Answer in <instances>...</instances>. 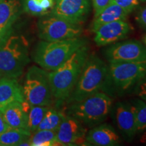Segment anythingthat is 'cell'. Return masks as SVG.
I'll return each instance as SVG.
<instances>
[{
    "instance_id": "obj_17",
    "label": "cell",
    "mask_w": 146,
    "mask_h": 146,
    "mask_svg": "<svg viewBox=\"0 0 146 146\" xmlns=\"http://www.w3.org/2000/svg\"><path fill=\"white\" fill-rule=\"evenodd\" d=\"M129 13L118 5L114 1H112L108 6L102 10L95 18L91 25V30L94 32L98 27L104 24L117 21H126Z\"/></svg>"
},
{
    "instance_id": "obj_20",
    "label": "cell",
    "mask_w": 146,
    "mask_h": 146,
    "mask_svg": "<svg viewBox=\"0 0 146 146\" xmlns=\"http://www.w3.org/2000/svg\"><path fill=\"white\" fill-rule=\"evenodd\" d=\"M31 146L61 145L57 139L56 131L40 130L35 131L29 139Z\"/></svg>"
},
{
    "instance_id": "obj_35",
    "label": "cell",
    "mask_w": 146,
    "mask_h": 146,
    "mask_svg": "<svg viewBox=\"0 0 146 146\" xmlns=\"http://www.w3.org/2000/svg\"><path fill=\"white\" fill-rule=\"evenodd\" d=\"M0 77H1V76H0Z\"/></svg>"
},
{
    "instance_id": "obj_15",
    "label": "cell",
    "mask_w": 146,
    "mask_h": 146,
    "mask_svg": "<svg viewBox=\"0 0 146 146\" xmlns=\"http://www.w3.org/2000/svg\"><path fill=\"white\" fill-rule=\"evenodd\" d=\"M86 145L116 146L120 143V137L112 126L102 123L91 128L87 133Z\"/></svg>"
},
{
    "instance_id": "obj_4",
    "label": "cell",
    "mask_w": 146,
    "mask_h": 146,
    "mask_svg": "<svg viewBox=\"0 0 146 146\" xmlns=\"http://www.w3.org/2000/svg\"><path fill=\"white\" fill-rule=\"evenodd\" d=\"M87 43V40L81 36L54 41L42 40L36 47L34 60L42 68L54 70L65 63L78 49Z\"/></svg>"
},
{
    "instance_id": "obj_22",
    "label": "cell",
    "mask_w": 146,
    "mask_h": 146,
    "mask_svg": "<svg viewBox=\"0 0 146 146\" xmlns=\"http://www.w3.org/2000/svg\"><path fill=\"white\" fill-rule=\"evenodd\" d=\"M131 104L134 109L137 133H143L146 130V101L136 98L131 100Z\"/></svg>"
},
{
    "instance_id": "obj_33",
    "label": "cell",
    "mask_w": 146,
    "mask_h": 146,
    "mask_svg": "<svg viewBox=\"0 0 146 146\" xmlns=\"http://www.w3.org/2000/svg\"><path fill=\"white\" fill-rule=\"evenodd\" d=\"M143 44L146 46V35L145 36H144V37L143 39Z\"/></svg>"
},
{
    "instance_id": "obj_13",
    "label": "cell",
    "mask_w": 146,
    "mask_h": 146,
    "mask_svg": "<svg viewBox=\"0 0 146 146\" xmlns=\"http://www.w3.org/2000/svg\"><path fill=\"white\" fill-rule=\"evenodd\" d=\"M112 111L118 130L128 140H132L137 133L134 109L131 102H118L113 106Z\"/></svg>"
},
{
    "instance_id": "obj_14",
    "label": "cell",
    "mask_w": 146,
    "mask_h": 146,
    "mask_svg": "<svg viewBox=\"0 0 146 146\" xmlns=\"http://www.w3.org/2000/svg\"><path fill=\"white\" fill-rule=\"evenodd\" d=\"M23 7L21 0H0V41L11 33Z\"/></svg>"
},
{
    "instance_id": "obj_32",
    "label": "cell",
    "mask_w": 146,
    "mask_h": 146,
    "mask_svg": "<svg viewBox=\"0 0 146 146\" xmlns=\"http://www.w3.org/2000/svg\"><path fill=\"white\" fill-rule=\"evenodd\" d=\"M140 142L141 143L146 144V130L143 132V134L141 135V137H140Z\"/></svg>"
},
{
    "instance_id": "obj_11",
    "label": "cell",
    "mask_w": 146,
    "mask_h": 146,
    "mask_svg": "<svg viewBox=\"0 0 146 146\" xmlns=\"http://www.w3.org/2000/svg\"><path fill=\"white\" fill-rule=\"evenodd\" d=\"M87 132L88 128L64 112L62 121L56 131V135L61 145H86Z\"/></svg>"
},
{
    "instance_id": "obj_12",
    "label": "cell",
    "mask_w": 146,
    "mask_h": 146,
    "mask_svg": "<svg viewBox=\"0 0 146 146\" xmlns=\"http://www.w3.org/2000/svg\"><path fill=\"white\" fill-rule=\"evenodd\" d=\"M132 27L126 21H117L104 24L94 32V41L98 46H107L127 37Z\"/></svg>"
},
{
    "instance_id": "obj_8",
    "label": "cell",
    "mask_w": 146,
    "mask_h": 146,
    "mask_svg": "<svg viewBox=\"0 0 146 146\" xmlns=\"http://www.w3.org/2000/svg\"><path fill=\"white\" fill-rule=\"evenodd\" d=\"M82 33L81 25L70 23L51 14L41 18L38 23V35L43 41H54L79 37Z\"/></svg>"
},
{
    "instance_id": "obj_3",
    "label": "cell",
    "mask_w": 146,
    "mask_h": 146,
    "mask_svg": "<svg viewBox=\"0 0 146 146\" xmlns=\"http://www.w3.org/2000/svg\"><path fill=\"white\" fill-rule=\"evenodd\" d=\"M146 75V60L109 63L103 92L110 96H122Z\"/></svg>"
},
{
    "instance_id": "obj_9",
    "label": "cell",
    "mask_w": 146,
    "mask_h": 146,
    "mask_svg": "<svg viewBox=\"0 0 146 146\" xmlns=\"http://www.w3.org/2000/svg\"><path fill=\"white\" fill-rule=\"evenodd\" d=\"M104 52L109 63L146 60V46L135 39L116 42L109 45Z\"/></svg>"
},
{
    "instance_id": "obj_29",
    "label": "cell",
    "mask_w": 146,
    "mask_h": 146,
    "mask_svg": "<svg viewBox=\"0 0 146 146\" xmlns=\"http://www.w3.org/2000/svg\"><path fill=\"white\" fill-rule=\"evenodd\" d=\"M41 5L44 10L49 12V10L54 7V0H41Z\"/></svg>"
},
{
    "instance_id": "obj_19",
    "label": "cell",
    "mask_w": 146,
    "mask_h": 146,
    "mask_svg": "<svg viewBox=\"0 0 146 146\" xmlns=\"http://www.w3.org/2000/svg\"><path fill=\"white\" fill-rule=\"evenodd\" d=\"M31 134L27 129L10 127L0 135V146H18L28 141Z\"/></svg>"
},
{
    "instance_id": "obj_34",
    "label": "cell",
    "mask_w": 146,
    "mask_h": 146,
    "mask_svg": "<svg viewBox=\"0 0 146 146\" xmlns=\"http://www.w3.org/2000/svg\"><path fill=\"white\" fill-rule=\"evenodd\" d=\"M139 1H145L146 0H139Z\"/></svg>"
},
{
    "instance_id": "obj_27",
    "label": "cell",
    "mask_w": 146,
    "mask_h": 146,
    "mask_svg": "<svg viewBox=\"0 0 146 146\" xmlns=\"http://www.w3.org/2000/svg\"><path fill=\"white\" fill-rule=\"evenodd\" d=\"M135 21L141 29L146 30V5L138 11L135 16Z\"/></svg>"
},
{
    "instance_id": "obj_16",
    "label": "cell",
    "mask_w": 146,
    "mask_h": 146,
    "mask_svg": "<svg viewBox=\"0 0 146 146\" xmlns=\"http://www.w3.org/2000/svg\"><path fill=\"white\" fill-rule=\"evenodd\" d=\"M25 100L23 87L14 78H0V110L12 102Z\"/></svg>"
},
{
    "instance_id": "obj_2",
    "label": "cell",
    "mask_w": 146,
    "mask_h": 146,
    "mask_svg": "<svg viewBox=\"0 0 146 146\" xmlns=\"http://www.w3.org/2000/svg\"><path fill=\"white\" fill-rule=\"evenodd\" d=\"M65 114L76 118L87 128L103 123L112 112L113 99L103 91L78 102L68 104Z\"/></svg>"
},
{
    "instance_id": "obj_21",
    "label": "cell",
    "mask_w": 146,
    "mask_h": 146,
    "mask_svg": "<svg viewBox=\"0 0 146 146\" xmlns=\"http://www.w3.org/2000/svg\"><path fill=\"white\" fill-rule=\"evenodd\" d=\"M64 114V112L49 108L44 117L38 126L36 131L49 130L56 131L62 121Z\"/></svg>"
},
{
    "instance_id": "obj_10",
    "label": "cell",
    "mask_w": 146,
    "mask_h": 146,
    "mask_svg": "<svg viewBox=\"0 0 146 146\" xmlns=\"http://www.w3.org/2000/svg\"><path fill=\"white\" fill-rule=\"evenodd\" d=\"M90 12V0H56L51 14L81 25Z\"/></svg>"
},
{
    "instance_id": "obj_26",
    "label": "cell",
    "mask_w": 146,
    "mask_h": 146,
    "mask_svg": "<svg viewBox=\"0 0 146 146\" xmlns=\"http://www.w3.org/2000/svg\"><path fill=\"white\" fill-rule=\"evenodd\" d=\"M113 1L122 7L129 14L133 12L139 5V0H113Z\"/></svg>"
},
{
    "instance_id": "obj_30",
    "label": "cell",
    "mask_w": 146,
    "mask_h": 146,
    "mask_svg": "<svg viewBox=\"0 0 146 146\" xmlns=\"http://www.w3.org/2000/svg\"><path fill=\"white\" fill-rule=\"evenodd\" d=\"M9 128H10V127L8 125V124L5 123L4 118L3 117V115L0 112V135L8 130Z\"/></svg>"
},
{
    "instance_id": "obj_31",
    "label": "cell",
    "mask_w": 146,
    "mask_h": 146,
    "mask_svg": "<svg viewBox=\"0 0 146 146\" xmlns=\"http://www.w3.org/2000/svg\"><path fill=\"white\" fill-rule=\"evenodd\" d=\"M32 106L28 102L26 101V100H24V101L21 103V107L23 110L27 114L30 110Z\"/></svg>"
},
{
    "instance_id": "obj_7",
    "label": "cell",
    "mask_w": 146,
    "mask_h": 146,
    "mask_svg": "<svg viewBox=\"0 0 146 146\" xmlns=\"http://www.w3.org/2000/svg\"><path fill=\"white\" fill-rule=\"evenodd\" d=\"M25 100L31 106H50L54 100L49 72L41 67L33 66L27 71L23 87Z\"/></svg>"
},
{
    "instance_id": "obj_18",
    "label": "cell",
    "mask_w": 146,
    "mask_h": 146,
    "mask_svg": "<svg viewBox=\"0 0 146 146\" xmlns=\"http://www.w3.org/2000/svg\"><path fill=\"white\" fill-rule=\"evenodd\" d=\"M0 112L10 127L27 129V114L22 109L21 103L12 102L0 110Z\"/></svg>"
},
{
    "instance_id": "obj_1",
    "label": "cell",
    "mask_w": 146,
    "mask_h": 146,
    "mask_svg": "<svg viewBox=\"0 0 146 146\" xmlns=\"http://www.w3.org/2000/svg\"><path fill=\"white\" fill-rule=\"evenodd\" d=\"M89 56V47L86 45L78 49L61 66L49 72L52 95L58 105L68 99Z\"/></svg>"
},
{
    "instance_id": "obj_5",
    "label": "cell",
    "mask_w": 146,
    "mask_h": 146,
    "mask_svg": "<svg viewBox=\"0 0 146 146\" xmlns=\"http://www.w3.org/2000/svg\"><path fill=\"white\" fill-rule=\"evenodd\" d=\"M29 61V43L23 36L10 33L0 41L1 77H18Z\"/></svg>"
},
{
    "instance_id": "obj_25",
    "label": "cell",
    "mask_w": 146,
    "mask_h": 146,
    "mask_svg": "<svg viewBox=\"0 0 146 146\" xmlns=\"http://www.w3.org/2000/svg\"><path fill=\"white\" fill-rule=\"evenodd\" d=\"M132 90L137 98L146 101V75L135 84Z\"/></svg>"
},
{
    "instance_id": "obj_24",
    "label": "cell",
    "mask_w": 146,
    "mask_h": 146,
    "mask_svg": "<svg viewBox=\"0 0 146 146\" xmlns=\"http://www.w3.org/2000/svg\"><path fill=\"white\" fill-rule=\"evenodd\" d=\"M23 8L25 12L33 16H44L48 13L41 7V0H26Z\"/></svg>"
},
{
    "instance_id": "obj_6",
    "label": "cell",
    "mask_w": 146,
    "mask_h": 146,
    "mask_svg": "<svg viewBox=\"0 0 146 146\" xmlns=\"http://www.w3.org/2000/svg\"><path fill=\"white\" fill-rule=\"evenodd\" d=\"M108 65L96 54H89L75 87L66 100L67 104L78 102L102 91L106 78Z\"/></svg>"
},
{
    "instance_id": "obj_23",
    "label": "cell",
    "mask_w": 146,
    "mask_h": 146,
    "mask_svg": "<svg viewBox=\"0 0 146 146\" xmlns=\"http://www.w3.org/2000/svg\"><path fill=\"white\" fill-rule=\"evenodd\" d=\"M49 108L45 106H32L27 114V130L31 133L36 131Z\"/></svg>"
},
{
    "instance_id": "obj_28",
    "label": "cell",
    "mask_w": 146,
    "mask_h": 146,
    "mask_svg": "<svg viewBox=\"0 0 146 146\" xmlns=\"http://www.w3.org/2000/svg\"><path fill=\"white\" fill-rule=\"evenodd\" d=\"M112 0H92L93 6L94 8L95 16L98 15L102 10L112 2Z\"/></svg>"
}]
</instances>
